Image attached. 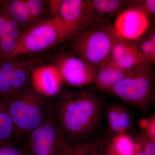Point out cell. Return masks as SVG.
<instances>
[{
    "mask_svg": "<svg viewBox=\"0 0 155 155\" xmlns=\"http://www.w3.org/2000/svg\"><path fill=\"white\" fill-rule=\"evenodd\" d=\"M103 110L102 99L90 92L65 89L49 99L50 115L71 144L98 137Z\"/></svg>",
    "mask_w": 155,
    "mask_h": 155,
    "instance_id": "1",
    "label": "cell"
},
{
    "mask_svg": "<svg viewBox=\"0 0 155 155\" xmlns=\"http://www.w3.org/2000/svg\"><path fill=\"white\" fill-rule=\"evenodd\" d=\"M7 98L15 139L21 147L27 137L49 118L50 97L38 91L31 79L25 87Z\"/></svg>",
    "mask_w": 155,
    "mask_h": 155,
    "instance_id": "2",
    "label": "cell"
},
{
    "mask_svg": "<svg viewBox=\"0 0 155 155\" xmlns=\"http://www.w3.org/2000/svg\"><path fill=\"white\" fill-rule=\"evenodd\" d=\"M116 37L110 20L98 18L71 42L72 52L96 71L110 57Z\"/></svg>",
    "mask_w": 155,
    "mask_h": 155,
    "instance_id": "3",
    "label": "cell"
},
{
    "mask_svg": "<svg viewBox=\"0 0 155 155\" xmlns=\"http://www.w3.org/2000/svg\"><path fill=\"white\" fill-rule=\"evenodd\" d=\"M49 10L59 28L61 43L72 42L95 19L89 0H50Z\"/></svg>",
    "mask_w": 155,
    "mask_h": 155,
    "instance_id": "4",
    "label": "cell"
},
{
    "mask_svg": "<svg viewBox=\"0 0 155 155\" xmlns=\"http://www.w3.org/2000/svg\"><path fill=\"white\" fill-rule=\"evenodd\" d=\"M154 82L152 65L143 62L134 66L126 77L108 91L146 114L150 110Z\"/></svg>",
    "mask_w": 155,
    "mask_h": 155,
    "instance_id": "5",
    "label": "cell"
},
{
    "mask_svg": "<svg viewBox=\"0 0 155 155\" xmlns=\"http://www.w3.org/2000/svg\"><path fill=\"white\" fill-rule=\"evenodd\" d=\"M70 145L50 115L27 137L21 147L28 155H65Z\"/></svg>",
    "mask_w": 155,
    "mask_h": 155,
    "instance_id": "6",
    "label": "cell"
},
{
    "mask_svg": "<svg viewBox=\"0 0 155 155\" xmlns=\"http://www.w3.org/2000/svg\"><path fill=\"white\" fill-rule=\"evenodd\" d=\"M59 43L61 34L55 21L53 18L43 20L23 32L12 58L40 54Z\"/></svg>",
    "mask_w": 155,
    "mask_h": 155,
    "instance_id": "7",
    "label": "cell"
},
{
    "mask_svg": "<svg viewBox=\"0 0 155 155\" xmlns=\"http://www.w3.org/2000/svg\"><path fill=\"white\" fill-rule=\"evenodd\" d=\"M52 61L63 82L69 86L79 87L94 82L95 70L72 52L61 53Z\"/></svg>",
    "mask_w": 155,
    "mask_h": 155,
    "instance_id": "8",
    "label": "cell"
},
{
    "mask_svg": "<svg viewBox=\"0 0 155 155\" xmlns=\"http://www.w3.org/2000/svg\"><path fill=\"white\" fill-rule=\"evenodd\" d=\"M149 25L148 15L136 9L127 8L117 16L113 25L117 36L129 41L142 36Z\"/></svg>",
    "mask_w": 155,
    "mask_h": 155,
    "instance_id": "9",
    "label": "cell"
},
{
    "mask_svg": "<svg viewBox=\"0 0 155 155\" xmlns=\"http://www.w3.org/2000/svg\"><path fill=\"white\" fill-rule=\"evenodd\" d=\"M31 80L36 90L48 97L59 93L63 82L58 69L51 64L43 65L34 69Z\"/></svg>",
    "mask_w": 155,
    "mask_h": 155,
    "instance_id": "10",
    "label": "cell"
},
{
    "mask_svg": "<svg viewBox=\"0 0 155 155\" xmlns=\"http://www.w3.org/2000/svg\"><path fill=\"white\" fill-rule=\"evenodd\" d=\"M110 58L117 66L126 71L130 70L137 64L146 62L135 43L117 35Z\"/></svg>",
    "mask_w": 155,
    "mask_h": 155,
    "instance_id": "11",
    "label": "cell"
},
{
    "mask_svg": "<svg viewBox=\"0 0 155 155\" xmlns=\"http://www.w3.org/2000/svg\"><path fill=\"white\" fill-rule=\"evenodd\" d=\"M107 128L112 136L128 134L133 128L134 119L130 112L122 105L111 104L106 110Z\"/></svg>",
    "mask_w": 155,
    "mask_h": 155,
    "instance_id": "12",
    "label": "cell"
},
{
    "mask_svg": "<svg viewBox=\"0 0 155 155\" xmlns=\"http://www.w3.org/2000/svg\"><path fill=\"white\" fill-rule=\"evenodd\" d=\"M130 71L117 66L110 57L96 70L94 82L99 88L108 91L126 77Z\"/></svg>",
    "mask_w": 155,
    "mask_h": 155,
    "instance_id": "13",
    "label": "cell"
},
{
    "mask_svg": "<svg viewBox=\"0 0 155 155\" xmlns=\"http://www.w3.org/2000/svg\"><path fill=\"white\" fill-rule=\"evenodd\" d=\"M46 61V57L43 56L32 57L28 60L22 58L12 73L11 95L25 87L31 79V73L33 70L44 65Z\"/></svg>",
    "mask_w": 155,
    "mask_h": 155,
    "instance_id": "14",
    "label": "cell"
},
{
    "mask_svg": "<svg viewBox=\"0 0 155 155\" xmlns=\"http://www.w3.org/2000/svg\"><path fill=\"white\" fill-rule=\"evenodd\" d=\"M135 140L128 134L112 136L110 139L103 141L101 155H122L127 153H134L136 148Z\"/></svg>",
    "mask_w": 155,
    "mask_h": 155,
    "instance_id": "15",
    "label": "cell"
},
{
    "mask_svg": "<svg viewBox=\"0 0 155 155\" xmlns=\"http://www.w3.org/2000/svg\"><path fill=\"white\" fill-rule=\"evenodd\" d=\"M17 145L14 122L9 113L7 98L0 99V147Z\"/></svg>",
    "mask_w": 155,
    "mask_h": 155,
    "instance_id": "16",
    "label": "cell"
},
{
    "mask_svg": "<svg viewBox=\"0 0 155 155\" xmlns=\"http://www.w3.org/2000/svg\"><path fill=\"white\" fill-rule=\"evenodd\" d=\"M89 2L97 18L110 20L127 8L131 1L89 0Z\"/></svg>",
    "mask_w": 155,
    "mask_h": 155,
    "instance_id": "17",
    "label": "cell"
},
{
    "mask_svg": "<svg viewBox=\"0 0 155 155\" xmlns=\"http://www.w3.org/2000/svg\"><path fill=\"white\" fill-rule=\"evenodd\" d=\"M4 4L8 14L19 24L23 32L35 24L24 0H4Z\"/></svg>",
    "mask_w": 155,
    "mask_h": 155,
    "instance_id": "18",
    "label": "cell"
},
{
    "mask_svg": "<svg viewBox=\"0 0 155 155\" xmlns=\"http://www.w3.org/2000/svg\"><path fill=\"white\" fill-rule=\"evenodd\" d=\"M21 59L18 57L0 61V99L11 95L12 73Z\"/></svg>",
    "mask_w": 155,
    "mask_h": 155,
    "instance_id": "19",
    "label": "cell"
},
{
    "mask_svg": "<svg viewBox=\"0 0 155 155\" xmlns=\"http://www.w3.org/2000/svg\"><path fill=\"white\" fill-rule=\"evenodd\" d=\"M105 138L98 136L88 142L71 144L65 155H101V147Z\"/></svg>",
    "mask_w": 155,
    "mask_h": 155,
    "instance_id": "20",
    "label": "cell"
},
{
    "mask_svg": "<svg viewBox=\"0 0 155 155\" xmlns=\"http://www.w3.org/2000/svg\"><path fill=\"white\" fill-rule=\"evenodd\" d=\"M24 2L35 23L52 18L49 10L48 1L24 0Z\"/></svg>",
    "mask_w": 155,
    "mask_h": 155,
    "instance_id": "21",
    "label": "cell"
},
{
    "mask_svg": "<svg viewBox=\"0 0 155 155\" xmlns=\"http://www.w3.org/2000/svg\"><path fill=\"white\" fill-rule=\"evenodd\" d=\"M137 48L147 63L152 65L155 61V43L151 41L149 35L139 43H136Z\"/></svg>",
    "mask_w": 155,
    "mask_h": 155,
    "instance_id": "22",
    "label": "cell"
},
{
    "mask_svg": "<svg viewBox=\"0 0 155 155\" xmlns=\"http://www.w3.org/2000/svg\"><path fill=\"white\" fill-rule=\"evenodd\" d=\"M5 20L6 33L17 42L22 36L23 31L19 24L10 17L6 8Z\"/></svg>",
    "mask_w": 155,
    "mask_h": 155,
    "instance_id": "23",
    "label": "cell"
},
{
    "mask_svg": "<svg viewBox=\"0 0 155 155\" xmlns=\"http://www.w3.org/2000/svg\"><path fill=\"white\" fill-rule=\"evenodd\" d=\"M127 8L134 9L146 14L149 17L155 14V0L131 1Z\"/></svg>",
    "mask_w": 155,
    "mask_h": 155,
    "instance_id": "24",
    "label": "cell"
},
{
    "mask_svg": "<svg viewBox=\"0 0 155 155\" xmlns=\"http://www.w3.org/2000/svg\"><path fill=\"white\" fill-rule=\"evenodd\" d=\"M143 147V155H155L154 139L144 131L141 134Z\"/></svg>",
    "mask_w": 155,
    "mask_h": 155,
    "instance_id": "25",
    "label": "cell"
},
{
    "mask_svg": "<svg viewBox=\"0 0 155 155\" xmlns=\"http://www.w3.org/2000/svg\"><path fill=\"white\" fill-rule=\"evenodd\" d=\"M0 155H27L24 150L16 146L0 147Z\"/></svg>",
    "mask_w": 155,
    "mask_h": 155,
    "instance_id": "26",
    "label": "cell"
},
{
    "mask_svg": "<svg viewBox=\"0 0 155 155\" xmlns=\"http://www.w3.org/2000/svg\"><path fill=\"white\" fill-rule=\"evenodd\" d=\"M136 142V148L133 155H143V147L141 135L137 139Z\"/></svg>",
    "mask_w": 155,
    "mask_h": 155,
    "instance_id": "27",
    "label": "cell"
},
{
    "mask_svg": "<svg viewBox=\"0 0 155 155\" xmlns=\"http://www.w3.org/2000/svg\"><path fill=\"white\" fill-rule=\"evenodd\" d=\"M150 121V120H147L146 119L142 120L140 123V127H141L144 130H145L149 125Z\"/></svg>",
    "mask_w": 155,
    "mask_h": 155,
    "instance_id": "28",
    "label": "cell"
},
{
    "mask_svg": "<svg viewBox=\"0 0 155 155\" xmlns=\"http://www.w3.org/2000/svg\"><path fill=\"white\" fill-rule=\"evenodd\" d=\"M122 155H133V153H127L124 154Z\"/></svg>",
    "mask_w": 155,
    "mask_h": 155,
    "instance_id": "29",
    "label": "cell"
},
{
    "mask_svg": "<svg viewBox=\"0 0 155 155\" xmlns=\"http://www.w3.org/2000/svg\"><path fill=\"white\" fill-rule=\"evenodd\" d=\"M27 155H28L27 154Z\"/></svg>",
    "mask_w": 155,
    "mask_h": 155,
    "instance_id": "30",
    "label": "cell"
}]
</instances>
